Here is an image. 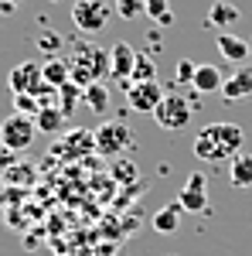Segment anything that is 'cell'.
I'll use <instances>...</instances> for the list:
<instances>
[{"instance_id":"cell-1","label":"cell","mask_w":252,"mask_h":256,"mask_svg":"<svg viewBox=\"0 0 252 256\" xmlns=\"http://www.w3.org/2000/svg\"><path fill=\"white\" fill-rule=\"evenodd\" d=\"M68 72L72 82L89 89L92 82H102V76H109V52L99 48L96 41H82L72 48V58H68Z\"/></svg>"},{"instance_id":"cell-2","label":"cell","mask_w":252,"mask_h":256,"mask_svg":"<svg viewBox=\"0 0 252 256\" xmlns=\"http://www.w3.org/2000/svg\"><path fill=\"white\" fill-rule=\"evenodd\" d=\"M92 137H96V154H106V158H119V154L130 150V144H133V134H130V126H126L123 120H106V123H99Z\"/></svg>"},{"instance_id":"cell-3","label":"cell","mask_w":252,"mask_h":256,"mask_svg":"<svg viewBox=\"0 0 252 256\" xmlns=\"http://www.w3.org/2000/svg\"><path fill=\"white\" fill-rule=\"evenodd\" d=\"M154 120L160 130H184L191 123V102L181 92H167L160 99V106L154 110Z\"/></svg>"},{"instance_id":"cell-4","label":"cell","mask_w":252,"mask_h":256,"mask_svg":"<svg viewBox=\"0 0 252 256\" xmlns=\"http://www.w3.org/2000/svg\"><path fill=\"white\" fill-rule=\"evenodd\" d=\"M34 134H38V123H34V116H24V113H10L0 123V140L7 150H27Z\"/></svg>"},{"instance_id":"cell-5","label":"cell","mask_w":252,"mask_h":256,"mask_svg":"<svg viewBox=\"0 0 252 256\" xmlns=\"http://www.w3.org/2000/svg\"><path fill=\"white\" fill-rule=\"evenodd\" d=\"M72 20H75L78 31H85V34H99V31L109 24V4H106V0H75V7H72Z\"/></svg>"},{"instance_id":"cell-6","label":"cell","mask_w":252,"mask_h":256,"mask_svg":"<svg viewBox=\"0 0 252 256\" xmlns=\"http://www.w3.org/2000/svg\"><path fill=\"white\" fill-rule=\"evenodd\" d=\"M205 134L218 147L222 160H229L232 154H242V147H246V134H242L239 123H212V126H205Z\"/></svg>"},{"instance_id":"cell-7","label":"cell","mask_w":252,"mask_h":256,"mask_svg":"<svg viewBox=\"0 0 252 256\" xmlns=\"http://www.w3.org/2000/svg\"><path fill=\"white\" fill-rule=\"evenodd\" d=\"M167 96L164 92V86L160 82H130L126 86V102H130V110H136V113H150L154 116V110L160 106V99Z\"/></svg>"},{"instance_id":"cell-8","label":"cell","mask_w":252,"mask_h":256,"mask_svg":"<svg viewBox=\"0 0 252 256\" xmlns=\"http://www.w3.org/2000/svg\"><path fill=\"white\" fill-rule=\"evenodd\" d=\"M7 86H10V92L14 96H38L41 86H44V79H41V65L38 62H20V65H14L10 68V76H7Z\"/></svg>"},{"instance_id":"cell-9","label":"cell","mask_w":252,"mask_h":256,"mask_svg":"<svg viewBox=\"0 0 252 256\" xmlns=\"http://www.w3.org/2000/svg\"><path fill=\"white\" fill-rule=\"evenodd\" d=\"M177 205L184 212H208V184H205V174H188L181 195H177Z\"/></svg>"},{"instance_id":"cell-10","label":"cell","mask_w":252,"mask_h":256,"mask_svg":"<svg viewBox=\"0 0 252 256\" xmlns=\"http://www.w3.org/2000/svg\"><path fill=\"white\" fill-rule=\"evenodd\" d=\"M136 55H140V52H136L130 41H116V44H113V52H109V76L130 86V76H133Z\"/></svg>"},{"instance_id":"cell-11","label":"cell","mask_w":252,"mask_h":256,"mask_svg":"<svg viewBox=\"0 0 252 256\" xmlns=\"http://www.w3.org/2000/svg\"><path fill=\"white\" fill-rule=\"evenodd\" d=\"M222 96L229 99V102H239V99L252 96V68L249 65H246V68H235V72L225 76V82H222Z\"/></svg>"},{"instance_id":"cell-12","label":"cell","mask_w":252,"mask_h":256,"mask_svg":"<svg viewBox=\"0 0 252 256\" xmlns=\"http://www.w3.org/2000/svg\"><path fill=\"white\" fill-rule=\"evenodd\" d=\"M218 52L225 55L229 62H235V65H242V62H249V41L246 38H235V34H229V31H222L218 34Z\"/></svg>"},{"instance_id":"cell-13","label":"cell","mask_w":252,"mask_h":256,"mask_svg":"<svg viewBox=\"0 0 252 256\" xmlns=\"http://www.w3.org/2000/svg\"><path fill=\"white\" fill-rule=\"evenodd\" d=\"M222 82H225V76L218 72V65H198L191 86H194V92L208 96V92H222Z\"/></svg>"},{"instance_id":"cell-14","label":"cell","mask_w":252,"mask_h":256,"mask_svg":"<svg viewBox=\"0 0 252 256\" xmlns=\"http://www.w3.org/2000/svg\"><path fill=\"white\" fill-rule=\"evenodd\" d=\"M235 20H239V7L229 4V0H215L212 7H208V24L218 28V34H222V31H229Z\"/></svg>"},{"instance_id":"cell-15","label":"cell","mask_w":252,"mask_h":256,"mask_svg":"<svg viewBox=\"0 0 252 256\" xmlns=\"http://www.w3.org/2000/svg\"><path fill=\"white\" fill-rule=\"evenodd\" d=\"M41 79H44V86H48V89H55V92H58L65 82H72L68 62H61V58H48L44 65H41Z\"/></svg>"},{"instance_id":"cell-16","label":"cell","mask_w":252,"mask_h":256,"mask_svg":"<svg viewBox=\"0 0 252 256\" xmlns=\"http://www.w3.org/2000/svg\"><path fill=\"white\" fill-rule=\"evenodd\" d=\"M181 212H184V208H181V205H167V208H160V212H157L154 216V229L157 232H164V236H171V232H177V229H181Z\"/></svg>"},{"instance_id":"cell-17","label":"cell","mask_w":252,"mask_h":256,"mask_svg":"<svg viewBox=\"0 0 252 256\" xmlns=\"http://www.w3.org/2000/svg\"><path fill=\"white\" fill-rule=\"evenodd\" d=\"M229 178L235 188H252V154H235Z\"/></svg>"},{"instance_id":"cell-18","label":"cell","mask_w":252,"mask_h":256,"mask_svg":"<svg viewBox=\"0 0 252 256\" xmlns=\"http://www.w3.org/2000/svg\"><path fill=\"white\" fill-rule=\"evenodd\" d=\"M82 99H85V106H89L92 113H99V116L109 110V89H106L102 82H92V86L85 89V96H82Z\"/></svg>"},{"instance_id":"cell-19","label":"cell","mask_w":252,"mask_h":256,"mask_svg":"<svg viewBox=\"0 0 252 256\" xmlns=\"http://www.w3.org/2000/svg\"><path fill=\"white\" fill-rule=\"evenodd\" d=\"M34 123H38L41 134H58L61 126H65V113H61V110H55V106H44L38 116H34Z\"/></svg>"},{"instance_id":"cell-20","label":"cell","mask_w":252,"mask_h":256,"mask_svg":"<svg viewBox=\"0 0 252 256\" xmlns=\"http://www.w3.org/2000/svg\"><path fill=\"white\" fill-rule=\"evenodd\" d=\"M143 14L154 18L157 24H174V14H171V0H143Z\"/></svg>"},{"instance_id":"cell-21","label":"cell","mask_w":252,"mask_h":256,"mask_svg":"<svg viewBox=\"0 0 252 256\" xmlns=\"http://www.w3.org/2000/svg\"><path fill=\"white\" fill-rule=\"evenodd\" d=\"M78 96H85V89H82V86H75V82H65V86L58 89V99H61L58 110L65 113V116H68V113L78 106Z\"/></svg>"},{"instance_id":"cell-22","label":"cell","mask_w":252,"mask_h":256,"mask_svg":"<svg viewBox=\"0 0 252 256\" xmlns=\"http://www.w3.org/2000/svg\"><path fill=\"white\" fill-rule=\"evenodd\" d=\"M157 79V65L150 55H136V65H133V76L130 82H154Z\"/></svg>"},{"instance_id":"cell-23","label":"cell","mask_w":252,"mask_h":256,"mask_svg":"<svg viewBox=\"0 0 252 256\" xmlns=\"http://www.w3.org/2000/svg\"><path fill=\"white\" fill-rule=\"evenodd\" d=\"M61 44H65V41H61L58 31H44V34H38V48H41V55H48V58H55V55H58Z\"/></svg>"},{"instance_id":"cell-24","label":"cell","mask_w":252,"mask_h":256,"mask_svg":"<svg viewBox=\"0 0 252 256\" xmlns=\"http://www.w3.org/2000/svg\"><path fill=\"white\" fill-rule=\"evenodd\" d=\"M14 113H24V116H38L41 113V99L38 96H14Z\"/></svg>"},{"instance_id":"cell-25","label":"cell","mask_w":252,"mask_h":256,"mask_svg":"<svg viewBox=\"0 0 252 256\" xmlns=\"http://www.w3.org/2000/svg\"><path fill=\"white\" fill-rule=\"evenodd\" d=\"M140 14H143V0H116V18L136 20Z\"/></svg>"},{"instance_id":"cell-26","label":"cell","mask_w":252,"mask_h":256,"mask_svg":"<svg viewBox=\"0 0 252 256\" xmlns=\"http://www.w3.org/2000/svg\"><path fill=\"white\" fill-rule=\"evenodd\" d=\"M194 72H198V65H194L191 58H181V62H177V72H174L177 86H188V82H194Z\"/></svg>"},{"instance_id":"cell-27","label":"cell","mask_w":252,"mask_h":256,"mask_svg":"<svg viewBox=\"0 0 252 256\" xmlns=\"http://www.w3.org/2000/svg\"><path fill=\"white\" fill-rule=\"evenodd\" d=\"M116 174L119 178H130V174H133V168H130L126 160H119V164H116Z\"/></svg>"},{"instance_id":"cell-28","label":"cell","mask_w":252,"mask_h":256,"mask_svg":"<svg viewBox=\"0 0 252 256\" xmlns=\"http://www.w3.org/2000/svg\"><path fill=\"white\" fill-rule=\"evenodd\" d=\"M7 4H14V7H17V4H20V0H7Z\"/></svg>"},{"instance_id":"cell-29","label":"cell","mask_w":252,"mask_h":256,"mask_svg":"<svg viewBox=\"0 0 252 256\" xmlns=\"http://www.w3.org/2000/svg\"><path fill=\"white\" fill-rule=\"evenodd\" d=\"M249 55H252V38H249Z\"/></svg>"}]
</instances>
